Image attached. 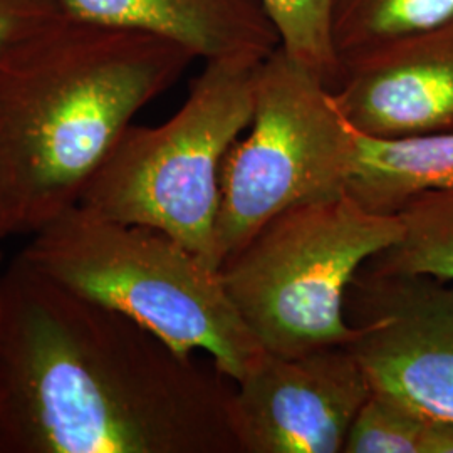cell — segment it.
Wrapping results in <instances>:
<instances>
[{"label":"cell","mask_w":453,"mask_h":453,"mask_svg":"<svg viewBox=\"0 0 453 453\" xmlns=\"http://www.w3.org/2000/svg\"><path fill=\"white\" fill-rule=\"evenodd\" d=\"M234 381L16 260L0 277V453L241 452Z\"/></svg>","instance_id":"1"},{"label":"cell","mask_w":453,"mask_h":453,"mask_svg":"<svg viewBox=\"0 0 453 453\" xmlns=\"http://www.w3.org/2000/svg\"><path fill=\"white\" fill-rule=\"evenodd\" d=\"M194 54L65 12L0 52V241L76 205L133 118Z\"/></svg>","instance_id":"2"},{"label":"cell","mask_w":453,"mask_h":453,"mask_svg":"<svg viewBox=\"0 0 453 453\" xmlns=\"http://www.w3.org/2000/svg\"><path fill=\"white\" fill-rule=\"evenodd\" d=\"M33 269L143 326L180 355L207 353L237 383L264 353L220 271L165 232L76 205L31 235Z\"/></svg>","instance_id":"3"},{"label":"cell","mask_w":453,"mask_h":453,"mask_svg":"<svg viewBox=\"0 0 453 453\" xmlns=\"http://www.w3.org/2000/svg\"><path fill=\"white\" fill-rule=\"evenodd\" d=\"M262 61L256 56L205 61L168 121L130 125L119 136L86 187L82 209L165 232L219 269L215 224L222 165L250 125Z\"/></svg>","instance_id":"4"},{"label":"cell","mask_w":453,"mask_h":453,"mask_svg":"<svg viewBox=\"0 0 453 453\" xmlns=\"http://www.w3.org/2000/svg\"><path fill=\"white\" fill-rule=\"evenodd\" d=\"M403 235L398 215L344 194L271 219L222 264L226 292L264 351L301 357L348 346L346 294L361 267Z\"/></svg>","instance_id":"5"},{"label":"cell","mask_w":453,"mask_h":453,"mask_svg":"<svg viewBox=\"0 0 453 453\" xmlns=\"http://www.w3.org/2000/svg\"><path fill=\"white\" fill-rule=\"evenodd\" d=\"M247 130L222 165L219 269L275 215L348 194L353 170L357 130L323 76L280 48L260 63Z\"/></svg>","instance_id":"6"},{"label":"cell","mask_w":453,"mask_h":453,"mask_svg":"<svg viewBox=\"0 0 453 453\" xmlns=\"http://www.w3.org/2000/svg\"><path fill=\"white\" fill-rule=\"evenodd\" d=\"M348 348L372 389L453 423V280L361 269L346 294Z\"/></svg>","instance_id":"7"},{"label":"cell","mask_w":453,"mask_h":453,"mask_svg":"<svg viewBox=\"0 0 453 453\" xmlns=\"http://www.w3.org/2000/svg\"><path fill=\"white\" fill-rule=\"evenodd\" d=\"M372 385L348 346L264 351L234 383L230 425L241 452L342 453Z\"/></svg>","instance_id":"8"},{"label":"cell","mask_w":453,"mask_h":453,"mask_svg":"<svg viewBox=\"0 0 453 453\" xmlns=\"http://www.w3.org/2000/svg\"><path fill=\"white\" fill-rule=\"evenodd\" d=\"M336 106L361 134L396 140L453 131V20L340 63Z\"/></svg>","instance_id":"9"},{"label":"cell","mask_w":453,"mask_h":453,"mask_svg":"<svg viewBox=\"0 0 453 453\" xmlns=\"http://www.w3.org/2000/svg\"><path fill=\"white\" fill-rule=\"evenodd\" d=\"M73 16L157 34L211 61L267 58L279 35L260 0H59Z\"/></svg>","instance_id":"10"},{"label":"cell","mask_w":453,"mask_h":453,"mask_svg":"<svg viewBox=\"0 0 453 453\" xmlns=\"http://www.w3.org/2000/svg\"><path fill=\"white\" fill-rule=\"evenodd\" d=\"M453 188V131L396 140L357 131L348 195L366 211H398L417 196Z\"/></svg>","instance_id":"11"},{"label":"cell","mask_w":453,"mask_h":453,"mask_svg":"<svg viewBox=\"0 0 453 453\" xmlns=\"http://www.w3.org/2000/svg\"><path fill=\"white\" fill-rule=\"evenodd\" d=\"M453 20V0H331L329 31L338 63Z\"/></svg>","instance_id":"12"},{"label":"cell","mask_w":453,"mask_h":453,"mask_svg":"<svg viewBox=\"0 0 453 453\" xmlns=\"http://www.w3.org/2000/svg\"><path fill=\"white\" fill-rule=\"evenodd\" d=\"M398 217L403 235L361 269L374 274L434 275L453 280V188L420 195Z\"/></svg>","instance_id":"13"},{"label":"cell","mask_w":453,"mask_h":453,"mask_svg":"<svg viewBox=\"0 0 453 453\" xmlns=\"http://www.w3.org/2000/svg\"><path fill=\"white\" fill-rule=\"evenodd\" d=\"M342 453H453V423L426 417L372 389Z\"/></svg>","instance_id":"14"},{"label":"cell","mask_w":453,"mask_h":453,"mask_svg":"<svg viewBox=\"0 0 453 453\" xmlns=\"http://www.w3.org/2000/svg\"><path fill=\"white\" fill-rule=\"evenodd\" d=\"M279 35V48L319 73L329 88L340 63L329 31L331 0H260Z\"/></svg>","instance_id":"15"},{"label":"cell","mask_w":453,"mask_h":453,"mask_svg":"<svg viewBox=\"0 0 453 453\" xmlns=\"http://www.w3.org/2000/svg\"><path fill=\"white\" fill-rule=\"evenodd\" d=\"M65 12L59 0H0V52Z\"/></svg>","instance_id":"16"},{"label":"cell","mask_w":453,"mask_h":453,"mask_svg":"<svg viewBox=\"0 0 453 453\" xmlns=\"http://www.w3.org/2000/svg\"><path fill=\"white\" fill-rule=\"evenodd\" d=\"M0 277H2V259H0Z\"/></svg>","instance_id":"17"}]
</instances>
